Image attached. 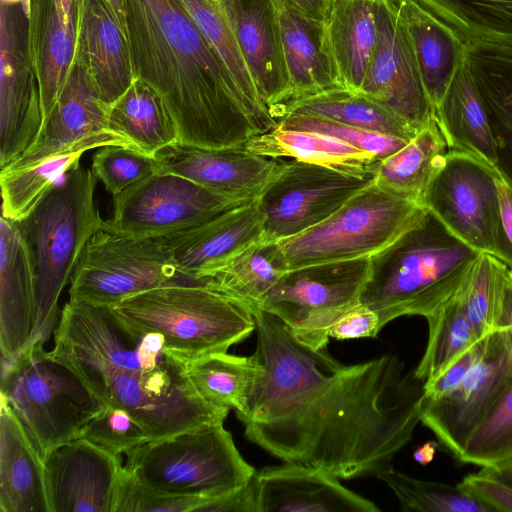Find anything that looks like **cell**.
Listing matches in <instances>:
<instances>
[{"label":"cell","instance_id":"1","mask_svg":"<svg viewBox=\"0 0 512 512\" xmlns=\"http://www.w3.org/2000/svg\"><path fill=\"white\" fill-rule=\"evenodd\" d=\"M257 378L236 415L252 443L288 463L339 479L377 476L421 422L424 381L393 354L345 365L300 342L273 314L253 309Z\"/></svg>","mask_w":512,"mask_h":512},{"label":"cell","instance_id":"2","mask_svg":"<svg viewBox=\"0 0 512 512\" xmlns=\"http://www.w3.org/2000/svg\"><path fill=\"white\" fill-rule=\"evenodd\" d=\"M51 353L70 367L102 405L124 409L153 440L212 423L229 411L195 390L186 362L157 332L134 328L110 307L69 300Z\"/></svg>","mask_w":512,"mask_h":512},{"label":"cell","instance_id":"3","mask_svg":"<svg viewBox=\"0 0 512 512\" xmlns=\"http://www.w3.org/2000/svg\"><path fill=\"white\" fill-rule=\"evenodd\" d=\"M135 77L161 98L178 142L241 147L259 134L225 64L179 0H124Z\"/></svg>","mask_w":512,"mask_h":512},{"label":"cell","instance_id":"4","mask_svg":"<svg viewBox=\"0 0 512 512\" xmlns=\"http://www.w3.org/2000/svg\"><path fill=\"white\" fill-rule=\"evenodd\" d=\"M480 254L424 208L394 242L370 257L360 303L378 314L381 329L402 316L427 318L458 293Z\"/></svg>","mask_w":512,"mask_h":512},{"label":"cell","instance_id":"5","mask_svg":"<svg viewBox=\"0 0 512 512\" xmlns=\"http://www.w3.org/2000/svg\"><path fill=\"white\" fill-rule=\"evenodd\" d=\"M97 181L92 170L77 165L18 222L36 275V322L29 342L45 344L54 333L60 295L90 238L106 227L94 200Z\"/></svg>","mask_w":512,"mask_h":512},{"label":"cell","instance_id":"6","mask_svg":"<svg viewBox=\"0 0 512 512\" xmlns=\"http://www.w3.org/2000/svg\"><path fill=\"white\" fill-rule=\"evenodd\" d=\"M110 308L126 324L161 334L185 362L227 352L256 329L248 305L199 283L154 288Z\"/></svg>","mask_w":512,"mask_h":512},{"label":"cell","instance_id":"7","mask_svg":"<svg viewBox=\"0 0 512 512\" xmlns=\"http://www.w3.org/2000/svg\"><path fill=\"white\" fill-rule=\"evenodd\" d=\"M0 398L13 409L44 457L55 447L80 437L101 402L65 363L28 342L1 360Z\"/></svg>","mask_w":512,"mask_h":512},{"label":"cell","instance_id":"8","mask_svg":"<svg viewBox=\"0 0 512 512\" xmlns=\"http://www.w3.org/2000/svg\"><path fill=\"white\" fill-rule=\"evenodd\" d=\"M125 455L124 469L142 484L205 503L246 486L256 473L223 423L149 441Z\"/></svg>","mask_w":512,"mask_h":512},{"label":"cell","instance_id":"9","mask_svg":"<svg viewBox=\"0 0 512 512\" xmlns=\"http://www.w3.org/2000/svg\"><path fill=\"white\" fill-rule=\"evenodd\" d=\"M424 207L375 182L323 222L277 241L287 269L370 258L394 242L422 214Z\"/></svg>","mask_w":512,"mask_h":512},{"label":"cell","instance_id":"10","mask_svg":"<svg viewBox=\"0 0 512 512\" xmlns=\"http://www.w3.org/2000/svg\"><path fill=\"white\" fill-rule=\"evenodd\" d=\"M176 283L197 282L179 270L161 238H133L103 228L90 238L79 259L69 283V300L112 307Z\"/></svg>","mask_w":512,"mask_h":512},{"label":"cell","instance_id":"11","mask_svg":"<svg viewBox=\"0 0 512 512\" xmlns=\"http://www.w3.org/2000/svg\"><path fill=\"white\" fill-rule=\"evenodd\" d=\"M378 162L327 165L281 160L277 174L258 198L263 238L277 242L323 222L375 182Z\"/></svg>","mask_w":512,"mask_h":512},{"label":"cell","instance_id":"12","mask_svg":"<svg viewBox=\"0 0 512 512\" xmlns=\"http://www.w3.org/2000/svg\"><path fill=\"white\" fill-rule=\"evenodd\" d=\"M370 258L312 264L287 270L261 309L279 318L303 344L327 346L332 325L360 303Z\"/></svg>","mask_w":512,"mask_h":512},{"label":"cell","instance_id":"13","mask_svg":"<svg viewBox=\"0 0 512 512\" xmlns=\"http://www.w3.org/2000/svg\"><path fill=\"white\" fill-rule=\"evenodd\" d=\"M241 203L186 178L154 172L113 197L105 228L133 238H162Z\"/></svg>","mask_w":512,"mask_h":512},{"label":"cell","instance_id":"14","mask_svg":"<svg viewBox=\"0 0 512 512\" xmlns=\"http://www.w3.org/2000/svg\"><path fill=\"white\" fill-rule=\"evenodd\" d=\"M498 177L491 164L449 150L420 203L465 244L492 255L500 215Z\"/></svg>","mask_w":512,"mask_h":512},{"label":"cell","instance_id":"15","mask_svg":"<svg viewBox=\"0 0 512 512\" xmlns=\"http://www.w3.org/2000/svg\"><path fill=\"white\" fill-rule=\"evenodd\" d=\"M43 123L27 38V0L1 2L0 167L17 160Z\"/></svg>","mask_w":512,"mask_h":512},{"label":"cell","instance_id":"16","mask_svg":"<svg viewBox=\"0 0 512 512\" xmlns=\"http://www.w3.org/2000/svg\"><path fill=\"white\" fill-rule=\"evenodd\" d=\"M376 40L360 91L421 129L434 121L432 104L396 0H374Z\"/></svg>","mask_w":512,"mask_h":512},{"label":"cell","instance_id":"17","mask_svg":"<svg viewBox=\"0 0 512 512\" xmlns=\"http://www.w3.org/2000/svg\"><path fill=\"white\" fill-rule=\"evenodd\" d=\"M511 385L512 350L496 331L484 339L480 357L455 391L440 399H424L421 423L457 458Z\"/></svg>","mask_w":512,"mask_h":512},{"label":"cell","instance_id":"18","mask_svg":"<svg viewBox=\"0 0 512 512\" xmlns=\"http://www.w3.org/2000/svg\"><path fill=\"white\" fill-rule=\"evenodd\" d=\"M43 459L50 512H114L120 456L78 437Z\"/></svg>","mask_w":512,"mask_h":512},{"label":"cell","instance_id":"19","mask_svg":"<svg viewBox=\"0 0 512 512\" xmlns=\"http://www.w3.org/2000/svg\"><path fill=\"white\" fill-rule=\"evenodd\" d=\"M154 157L155 172L186 178L239 202L258 199L281 165L280 158L244 146L204 148L176 142Z\"/></svg>","mask_w":512,"mask_h":512},{"label":"cell","instance_id":"20","mask_svg":"<svg viewBox=\"0 0 512 512\" xmlns=\"http://www.w3.org/2000/svg\"><path fill=\"white\" fill-rule=\"evenodd\" d=\"M256 88L274 119L291 99L273 0H219Z\"/></svg>","mask_w":512,"mask_h":512},{"label":"cell","instance_id":"21","mask_svg":"<svg viewBox=\"0 0 512 512\" xmlns=\"http://www.w3.org/2000/svg\"><path fill=\"white\" fill-rule=\"evenodd\" d=\"M257 512H378L325 470L297 463L256 471Z\"/></svg>","mask_w":512,"mask_h":512},{"label":"cell","instance_id":"22","mask_svg":"<svg viewBox=\"0 0 512 512\" xmlns=\"http://www.w3.org/2000/svg\"><path fill=\"white\" fill-rule=\"evenodd\" d=\"M79 0H27L30 61L43 121L52 111L76 57Z\"/></svg>","mask_w":512,"mask_h":512},{"label":"cell","instance_id":"23","mask_svg":"<svg viewBox=\"0 0 512 512\" xmlns=\"http://www.w3.org/2000/svg\"><path fill=\"white\" fill-rule=\"evenodd\" d=\"M263 239L258 199L238 204L194 227L162 237L179 270L190 279Z\"/></svg>","mask_w":512,"mask_h":512},{"label":"cell","instance_id":"24","mask_svg":"<svg viewBox=\"0 0 512 512\" xmlns=\"http://www.w3.org/2000/svg\"><path fill=\"white\" fill-rule=\"evenodd\" d=\"M36 310V275L29 246L18 222L1 216V360L13 357L30 341L36 322Z\"/></svg>","mask_w":512,"mask_h":512},{"label":"cell","instance_id":"25","mask_svg":"<svg viewBox=\"0 0 512 512\" xmlns=\"http://www.w3.org/2000/svg\"><path fill=\"white\" fill-rule=\"evenodd\" d=\"M103 102L82 62L75 57L65 85L31 146L4 169H20L108 129ZM110 131V130H109ZM1 169V170H4Z\"/></svg>","mask_w":512,"mask_h":512},{"label":"cell","instance_id":"26","mask_svg":"<svg viewBox=\"0 0 512 512\" xmlns=\"http://www.w3.org/2000/svg\"><path fill=\"white\" fill-rule=\"evenodd\" d=\"M76 57L108 105L136 79L127 35L104 0H79Z\"/></svg>","mask_w":512,"mask_h":512},{"label":"cell","instance_id":"27","mask_svg":"<svg viewBox=\"0 0 512 512\" xmlns=\"http://www.w3.org/2000/svg\"><path fill=\"white\" fill-rule=\"evenodd\" d=\"M464 58L493 135L494 168L512 188V41L468 39Z\"/></svg>","mask_w":512,"mask_h":512},{"label":"cell","instance_id":"28","mask_svg":"<svg viewBox=\"0 0 512 512\" xmlns=\"http://www.w3.org/2000/svg\"><path fill=\"white\" fill-rule=\"evenodd\" d=\"M0 512H50L44 459L0 398Z\"/></svg>","mask_w":512,"mask_h":512},{"label":"cell","instance_id":"29","mask_svg":"<svg viewBox=\"0 0 512 512\" xmlns=\"http://www.w3.org/2000/svg\"><path fill=\"white\" fill-rule=\"evenodd\" d=\"M396 3L434 113L464 59L465 41L414 0Z\"/></svg>","mask_w":512,"mask_h":512},{"label":"cell","instance_id":"30","mask_svg":"<svg viewBox=\"0 0 512 512\" xmlns=\"http://www.w3.org/2000/svg\"><path fill=\"white\" fill-rule=\"evenodd\" d=\"M277 7L291 88L289 101L343 89L326 47L323 21L289 7Z\"/></svg>","mask_w":512,"mask_h":512},{"label":"cell","instance_id":"31","mask_svg":"<svg viewBox=\"0 0 512 512\" xmlns=\"http://www.w3.org/2000/svg\"><path fill=\"white\" fill-rule=\"evenodd\" d=\"M323 28L341 87L358 93L376 40L374 0H329Z\"/></svg>","mask_w":512,"mask_h":512},{"label":"cell","instance_id":"32","mask_svg":"<svg viewBox=\"0 0 512 512\" xmlns=\"http://www.w3.org/2000/svg\"><path fill=\"white\" fill-rule=\"evenodd\" d=\"M106 145L134 148L122 136L106 130L85 137L35 164L20 169L1 170L2 216L16 222L24 220L45 194L68 171L80 164L79 161L86 151Z\"/></svg>","mask_w":512,"mask_h":512},{"label":"cell","instance_id":"33","mask_svg":"<svg viewBox=\"0 0 512 512\" xmlns=\"http://www.w3.org/2000/svg\"><path fill=\"white\" fill-rule=\"evenodd\" d=\"M434 120L449 150L471 154L494 166L493 135L465 58L434 109Z\"/></svg>","mask_w":512,"mask_h":512},{"label":"cell","instance_id":"34","mask_svg":"<svg viewBox=\"0 0 512 512\" xmlns=\"http://www.w3.org/2000/svg\"><path fill=\"white\" fill-rule=\"evenodd\" d=\"M287 270L278 243L263 238L224 263L200 273L195 280L253 310L261 308L267 293Z\"/></svg>","mask_w":512,"mask_h":512},{"label":"cell","instance_id":"35","mask_svg":"<svg viewBox=\"0 0 512 512\" xmlns=\"http://www.w3.org/2000/svg\"><path fill=\"white\" fill-rule=\"evenodd\" d=\"M107 124L110 131L150 156L178 142L177 127L161 98L137 78L109 105Z\"/></svg>","mask_w":512,"mask_h":512},{"label":"cell","instance_id":"36","mask_svg":"<svg viewBox=\"0 0 512 512\" xmlns=\"http://www.w3.org/2000/svg\"><path fill=\"white\" fill-rule=\"evenodd\" d=\"M237 84L258 133L277 125L263 102L219 0H179Z\"/></svg>","mask_w":512,"mask_h":512},{"label":"cell","instance_id":"37","mask_svg":"<svg viewBox=\"0 0 512 512\" xmlns=\"http://www.w3.org/2000/svg\"><path fill=\"white\" fill-rule=\"evenodd\" d=\"M448 151L434 120L421 128L403 148L378 162L375 184L420 203L426 188L444 164Z\"/></svg>","mask_w":512,"mask_h":512},{"label":"cell","instance_id":"38","mask_svg":"<svg viewBox=\"0 0 512 512\" xmlns=\"http://www.w3.org/2000/svg\"><path fill=\"white\" fill-rule=\"evenodd\" d=\"M287 114L319 117L345 125L411 140L420 130L361 93L337 89L287 102Z\"/></svg>","mask_w":512,"mask_h":512},{"label":"cell","instance_id":"39","mask_svg":"<svg viewBox=\"0 0 512 512\" xmlns=\"http://www.w3.org/2000/svg\"><path fill=\"white\" fill-rule=\"evenodd\" d=\"M186 372L197 393L208 403L236 415L246 412L258 373L254 356L219 352L186 362Z\"/></svg>","mask_w":512,"mask_h":512},{"label":"cell","instance_id":"40","mask_svg":"<svg viewBox=\"0 0 512 512\" xmlns=\"http://www.w3.org/2000/svg\"><path fill=\"white\" fill-rule=\"evenodd\" d=\"M244 147L258 155L270 158H291L327 165H369L378 162L367 151L354 147L335 137L318 132L273 129L252 136Z\"/></svg>","mask_w":512,"mask_h":512},{"label":"cell","instance_id":"41","mask_svg":"<svg viewBox=\"0 0 512 512\" xmlns=\"http://www.w3.org/2000/svg\"><path fill=\"white\" fill-rule=\"evenodd\" d=\"M428 339L414 369L420 380H427L463 352L478 343L476 332L458 293L426 318Z\"/></svg>","mask_w":512,"mask_h":512},{"label":"cell","instance_id":"42","mask_svg":"<svg viewBox=\"0 0 512 512\" xmlns=\"http://www.w3.org/2000/svg\"><path fill=\"white\" fill-rule=\"evenodd\" d=\"M466 41H512V0H414Z\"/></svg>","mask_w":512,"mask_h":512},{"label":"cell","instance_id":"43","mask_svg":"<svg viewBox=\"0 0 512 512\" xmlns=\"http://www.w3.org/2000/svg\"><path fill=\"white\" fill-rule=\"evenodd\" d=\"M508 270L494 256L481 253L459 290L479 340L498 331Z\"/></svg>","mask_w":512,"mask_h":512},{"label":"cell","instance_id":"44","mask_svg":"<svg viewBox=\"0 0 512 512\" xmlns=\"http://www.w3.org/2000/svg\"><path fill=\"white\" fill-rule=\"evenodd\" d=\"M394 493L405 511L492 512L458 485L418 479L392 467L377 476Z\"/></svg>","mask_w":512,"mask_h":512},{"label":"cell","instance_id":"45","mask_svg":"<svg viewBox=\"0 0 512 512\" xmlns=\"http://www.w3.org/2000/svg\"><path fill=\"white\" fill-rule=\"evenodd\" d=\"M512 458V385L468 438L456 458L480 468L496 466Z\"/></svg>","mask_w":512,"mask_h":512},{"label":"cell","instance_id":"46","mask_svg":"<svg viewBox=\"0 0 512 512\" xmlns=\"http://www.w3.org/2000/svg\"><path fill=\"white\" fill-rule=\"evenodd\" d=\"M91 170L114 197L154 173L156 160L135 148L106 145L93 155Z\"/></svg>","mask_w":512,"mask_h":512},{"label":"cell","instance_id":"47","mask_svg":"<svg viewBox=\"0 0 512 512\" xmlns=\"http://www.w3.org/2000/svg\"><path fill=\"white\" fill-rule=\"evenodd\" d=\"M277 126L284 129L318 132L335 137L354 147L372 153L378 161L394 154L410 141L302 114H287L278 120Z\"/></svg>","mask_w":512,"mask_h":512},{"label":"cell","instance_id":"48","mask_svg":"<svg viewBox=\"0 0 512 512\" xmlns=\"http://www.w3.org/2000/svg\"><path fill=\"white\" fill-rule=\"evenodd\" d=\"M80 437L116 456L152 441L132 415L124 409L109 405H102V409L84 425Z\"/></svg>","mask_w":512,"mask_h":512},{"label":"cell","instance_id":"49","mask_svg":"<svg viewBox=\"0 0 512 512\" xmlns=\"http://www.w3.org/2000/svg\"><path fill=\"white\" fill-rule=\"evenodd\" d=\"M204 500L167 494L150 488L122 466L116 491L114 512L197 511Z\"/></svg>","mask_w":512,"mask_h":512},{"label":"cell","instance_id":"50","mask_svg":"<svg viewBox=\"0 0 512 512\" xmlns=\"http://www.w3.org/2000/svg\"><path fill=\"white\" fill-rule=\"evenodd\" d=\"M484 339L463 352L434 376L424 381L426 400H436L445 397L463 383L480 357Z\"/></svg>","mask_w":512,"mask_h":512},{"label":"cell","instance_id":"51","mask_svg":"<svg viewBox=\"0 0 512 512\" xmlns=\"http://www.w3.org/2000/svg\"><path fill=\"white\" fill-rule=\"evenodd\" d=\"M457 485L492 512H512V486L481 469L467 474Z\"/></svg>","mask_w":512,"mask_h":512},{"label":"cell","instance_id":"52","mask_svg":"<svg viewBox=\"0 0 512 512\" xmlns=\"http://www.w3.org/2000/svg\"><path fill=\"white\" fill-rule=\"evenodd\" d=\"M381 330L378 314L359 303L345 312L330 328V338L338 340L375 337Z\"/></svg>","mask_w":512,"mask_h":512},{"label":"cell","instance_id":"53","mask_svg":"<svg viewBox=\"0 0 512 512\" xmlns=\"http://www.w3.org/2000/svg\"><path fill=\"white\" fill-rule=\"evenodd\" d=\"M500 215L492 256L512 269V188L499 176Z\"/></svg>","mask_w":512,"mask_h":512},{"label":"cell","instance_id":"54","mask_svg":"<svg viewBox=\"0 0 512 512\" xmlns=\"http://www.w3.org/2000/svg\"><path fill=\"white\" fill-rule=\"evenodd\" d=\"M199 512H257L254 477L244 487L220 498L204 503Z\"/></svg>","mask_w":512,"mask_h":512},{"label":"cell","instance_id":"55","mask_svg":"<svg viewBox=\"0 0 512 512\" xmlns=\"http://www.w3.org/2000/svg\"><path fill=\"white\" fill-rule=\"evenodd\" d=\"M498 331L504 336L508 346L512 350V269L509 268Z\"/></svg>","mask_w":512,"mask_h":512},{"label":"cell","instance_id":"56","mask_svg":"<svg viewBox=\"0 0 512 512\" xmlns=\"http://www.w3.org/2000/svg\"><path fill=\"white\" fill-rule=\"evenodd\" d=\"M277 6L295 9L302 14L323 21L329 0H273Z\"/></svg>","mask_w":512,"mask_h":512},{"label":"cell","instance_id":"57","mask_svg":"<svg viewBox=\"0 0 512 512\" xmlns=\"http://www.w3.org/2000/svg\"><path fill=\"white\" fill-rule=\"evenodd\" d=\"M480 469L485 473L512 486V458L496 466Z\"/></svg>","mask_w":512,"mask_h":512},{"label":"cell","instance_id":"58","mask_svg":"<svg viewBox=\"0 0 512 512\" xmlns=\"http://www.w3.org/2000/svg\"><path fill=\"white\" fill-rule=\"evenodd\" d=\"M438 443L435 441H428L418 446L413 452L414 460L420 465H427L434 459Z\"/></svg>","mask_w":512,"mask_h":512},{"label":"cell","instance_id":"59","mask_svg":"<svg viewBox=\"0 0 512 512\" xmlns=\"http://www.w3.org/2000/svg\"><path fill=\"white\" fill-rule=\"evenodd\" d=\"M107 4L118 23L127 35L126 27V13H125V2L124 0H104ZM128 38V37H127Z\"/></svg>","mask_w":512,"mask_h":512}]
</instances>
